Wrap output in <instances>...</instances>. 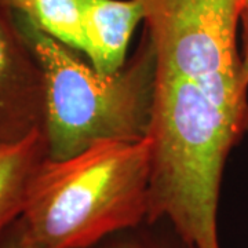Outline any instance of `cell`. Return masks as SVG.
Returning a JSON list of instances; mask_svg holds the SVG:
<instances>
[{
	"instance_id": "cell-5",
	"label": "cell",
	"mask_w": 248,
	"mask_h": 248,
	"mask_svg": "<svg viewBox=\"0 0 248 248\" xmlns=\"http://www.w3.org/2000/svg\"><path fill=\"white\" fill-rule=\"evenodd\" d=\"M46 157L42 130L22 141L0 146V233L21 217L31 179Z\"/></svg>"
},
{
	"instance_id": "cell-1",
	"label": "cell",
	"mask_w": 248,
	"mask_h": 248,
	"mask_svg": "<svg viewBox=\"0 0 248 248\" xmlns=\"http://www.w3.org/2000/svg\"><path fill=\"white\" fill-rule=\"evenodd\" d=\"M151 172L149 138L46 157L31 179L21 219L39 248L94 247L146 219Z\"/></svg>"
},
{
	"instance_id": "cell-8",
	"label": "cell",
	"mask_w": 248,
	"mask_h": 248,
	"mask_svg": "<svg viewBox=\"0 0 248 248\" xmlns=\"http://www.w3.org/2000/svg\"><path fill=\"white\" fill-rule=\"evenodd\" d=\"M0 248H39L31 240L21 217L0 233Z\"/></svg>"
},
{
	"instance_id": "cell-6",
	"label": "cell",
	"mask_w": 248,
	"mask_h": 248,
	"mask_svg": "<svg viewBox=\"0 0 248 248\" xmlns=\"http://www.w3.org/2000/svg\"><path fill=\"white\" fill-rule=\"evenodd\" d=\"M17 13L63 45L84 53L80 0H10Z\"/></svg>"
},
{
	"instance_id": "cell-9",
	"label": "cell",
	"mask_w": 248,
	"mask_h": 248,
	"mask_svg": "<svg viewBox=\"0 0 248 248\" xmlns=\"http://www.w3.org/2000/svg\"><path fill=\"white\" fill-rule=\"evenodd\" d=\"M241 22H243V53H241V68H243V79L248 86V0H246L244 10L241 14Z\"/></svg>"
},
{
	"instance_id": "cell-2",
	"label": "cell",
	"mask_w": 248,
	"mask_h": 248,
	"mask_svg": "<svg viewBox=\"0 0 248 248\" xmlns=\"http://www.w3.org/2000/svg\"><path fill=\"white\" fill-rule=\"evenodd\" d=\"M45 79L43 134L47 157L63 160L102 141H140L149 135L156 61L142 33L123 68L102 75L78 50L18 13Z\"/></svg>"
},
{
	"instance_id": "cell-4",
	"label": "cell",
	"mask_w": 248,
	"mask_h": 248,
	"mask_svg": "<svg viewBox=\"0 0 248 248\" xmlns=\"http://www.w3.org/2000/svg\"><path fill=\"white\" fill-rule=\"evenodd\" d=\"M84 57L102 75L117 72L127 61L135 28L143 21L138 0H80Z\"/></svg>"
},
{
	"instance_id": "cell-7",
	"label": "cell",
	"mask_w": 248,
	"mask_h": 248,
	"mask_svg": "<svg viewBox=\"0 0 248 248\" xmlns=\"http://www.w3.org/2000/svg\"><path fill=\"white\" fill-rule=\"evenodd\" d=\"M91 248H195L166 219L145 221L99 241Z\"/></svg>"
},
{
	"instance_id": "cell-10",
	"label": "cell",
	"mask_w": 248,
	"mask_h": 248,
	"mask_svg": "<svg viewBox=\"0 0 248 248\" xmlns=\"http://www.w3.org/2000/svg\"><path fill=\"white\" fill-rule=\"evenodd\" d=\"M246 134H248V119H247V124H246Z\"/></svg>"
},
{
	"instance_id": "cell-3",
	"label": "cell",
	"mask_w": 248,
	"mask_h": 248,
	"mask_svg": "<svg viewBox=\"0 0 248 248\" xmlns=\"http://www.w3.org/2000/svg\"><path fill=\"white\" fill-rule=\"evenodd\" d=\"M45 124V79L10 0H0V146Z\"/></svg>"
}]
</instances>
